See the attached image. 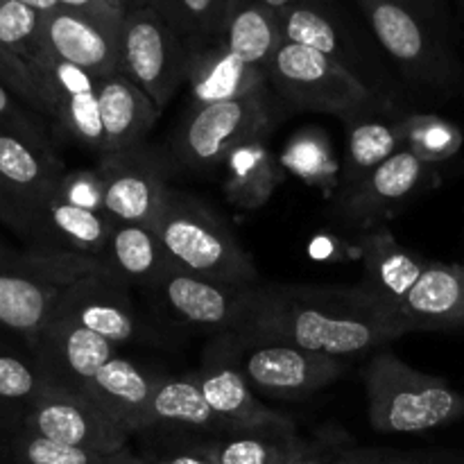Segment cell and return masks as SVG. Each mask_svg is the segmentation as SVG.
<instances>
[{
	"label": "cell",
	"mask_w": 464,
	"mask_h": 464,
	"mask_svg": "<svg viewBox=\"0 0 464 464\" xmlns=\"http://www.w3.org/2000/svg\"><path fill=\"white\" fill-rule=\"evenodd\" d=\"M236 334L279 340L344 361L399 338L406 329L361 285H258L252 311Z\"/></svg>",
	"instance_id": "1"
},
{
	"label": "cell",
	"mask_w": 464,
	"mask_h": 464,
	"mask_svg": "<svg viewBox=\"0 0 464 464\" xmlns=\"http://www.w3.org/2000/svg\"><path fill=\"white\" fill-rule=\"evenodd\" d=\"M372 32L412 84L456 91L464 68L440 21L438 0H356Z\"/></svg>",
	"instance_id": "2"
},
{
	"label": "cell",
	"mask_w": 464,
	"mask_h": 464,
	"mask_svg": "<svg viewBox=\"0 0 464 464\" xmlns=\"http://www.w3.org/2000/svg\"><path fill=\"white\" fill-rule=\"evenodd\" d=\"M170 266L231 285H256L252 256L225 220L199 198L168 190L154 222Z\"/></svg>",
	"instance_id": "3"
},
{
	"label": "cell",
	"mask_w": 464,
	"mask_h": 464,
	"mask_svg": "<svg viewBox=\"0 0 464 464\" xmlns=\"http://www.w3.org/2000/svg\"><path fill=\"white\" fill-rule=\"evenodd\" d=\"M370 424L376 433H426L464 417V392L444 379L412 370L390 352L376 353L365 370Z\"/></svg>",
	"instance_id": "4"
},
{
	"label": "cell",
	"mask_w": 464,
	"mask_h": 464,
	"mask_svg": "<svg viewBox=\"0 0 464 464\" xmlns=\"http://www.w3.org/2000/svg\"><path fill=\"white\" fill-rule=\"evenodd\" d=\"M104 270L98 258L32 249L0 252V329L30 343L53 320L63 290L91 272Z\"/></svg>",
	"instance_id": "5"
},
{
	"label": "cell",
	"mask_w": 464,
	"mask_h": 464,
	"mask_svg": "<svg viewBox=\"0 0 464 464\" xmlns=\"http://www.w3.org/2000/svg\"><path fill=\"white\" fill-rule=\"evenodd\" d=\"M266 72L276 93L297 109L331 113L347 125L376 111L374 95L352 68L306 45L284 41Z\"/></svg>",
	"instance_id": "6"
},
{
	"label": "cell",
	"mask_w": 464,
	"mask_h": 464,
	"mask_svg": "<svg viewBox=\"0 0 464 464\" xmlns=\"http://www.w3.org/2000/svg\"><path fill=\"white\" fill-rule=\"evenodd\" d=\"M231 358L254 392L275 399H304L344 374L343 358L306 352L295 344L243 334H222Z\"/></svg>",
	"instance_id": "7"
},
{
	"label": "cell",
	"mask_w": 464,
	"mask_h": 464,
	"mask_svg": "<svg viewBox=\"0 0 464 464\" xmlns=\"http://www.w3.org/2000/svg\"><path fill=\"white\" fill-rule=\"evenodd\" d=\"M190 45L157 9H127L121 30V72L159 111L186 82Z\"/></svg>",
	"instance_id": "8"
},
{
	"label": "cell",
	"mask_w": 464,
	"mask_h": 464,
	"mask_svg": "<svg viewBox=\"0 0 464 464\" xmlns=\"http://www.w3.org/2000/svg\"><path fill=\"white\" fill-rule=\"evenodd\" d=\"M272 109L270 89L234 102L195 104L172 134V161L193 172L222 168L240 140L275 125Z\"/></svg>",
	"instance_id": "9"
},
{
	"label": "cell",
	"mask_w": 464,
	"mask_h": 464,
	"mask_svg": "<svg viewBox=\"0 0 464 464\" xmlns=\"http://www.w3.org/2000/svg\"><path fill=\"white\" fill-rule=\"evenodd\" d=\"M256 288L258 284L231 285L168 266L150 290L177 322L222 335L236 334L245 324Z\"/></svg>",
	"instance_id": "10"
},
{
	"label": "cell",
	"mask_w": 464,
	"mask_h": 464,
	"mask_svg": "<svg viewBox=\"0 0 464 464\" xmlns=\"http://www.w3.org/2000/svg\"><path fill=\"white\" fill-rule=\"evenodd\" d=\"M104 213L113 222L154 227L168 198V161L148 145L100 157Z\"/></svg>",
	"instance_id": "11"
},
{
	"label": "cell",
	"mask_w": 464,
	"mask_h": 464,
	"mask_svg": "<svg viewBox=\"0 0 464 464\" xmlns=\"http://www.w3.org/2000/svg\"><path fill=\"white\" fill-rule=\"evenodd\" d=\"M23 429L63 447L102 453L122 451L130 442V435L109 421L89 399L54 383H50L27 411Z\"/></svg>",
	"instance_id": "12"
},
{
	"label": "cell",
	"mask_w": 464,
	"mask_h": 464,
	"mask_svg": "<svg viewBox=\"0 0 464 464\" xmlns=\"http://www.w3.org/2000/svg\"><path fill=\"white\" fill-rule=\"evenodd\" d=\"M195 381L211 411L225 421L231 433H245V430L297 433L288 417L258 401L252 385L231 358L222 335H218L216 343L207 349Z\"/></svg>",
	"instance_id": "13"
},
{
	"label": "cell",
	"mask_w": 464,
	"mask_h": 464,
	"mask_svg": "<svg viewBox=\"0 0 464 464\" xmlns=\"http://www.w3.org/2000/svg\"><path fill=\"white\" fill-rule=\"evenodd\" d=\"M50 383L82 392L86 383L116 358V344L68 317L53 315L44 331L27 343Z\"/></svg>",
	"instance_id": "14"
},
{
	"label": "cell",
	"mask_w": 464,
	"mask_h": 464,
	"mask_svg": "<svg viewBox=\"0 0 464 464\" xmlns=\"http://www.w3.org/2000/svg\"><path fill=\"white\" fill-rule=\"evenodd\" d=\"M125 288L107 270L91 272L63 290L54 315L75 320L116 347L127 344L136 338V315Z\"/></svg>",
	"instance_id": "15"
},
{
	"label": "cell",
	"mask_w": 464,
	"mask_h": 464,
	"mask_svg": "<svg viewBox=\"0 0 464 464\" xmlns=\"http://www.w3.org/2000/svg\"><path fill=\"white\" fill-rule=\"evenodd\" d=\"M41 45L98 80L121 72V32L71 9L41 16Z\"/></svg>",
	"instance_id": "16"
},
{
	"label": "cell",
	"mask_w": 464,
	"mask_h": 464,
	"mask_svg": "<svg viewBox=\"0 0 464 464\" xmlns=\"http://www.w3.org/2000/svg\"><path fill=\"white\" fill-rule=\"evenodd\" d=\"M361 258L362 281L358 285L381 308H385L390 315L399 320V308L403 306L408 293L415 288V284L424 275L429 263L421 256H417L415 252L403 247L394 238L392 231L385 229V227H381L374 234L362 238Z\"/></svg>",
	"instance_id": "17"
},
{
	"label": "cell",
	"mask_w": 464,
	"mask_h": 464,
	"mask_svg": "<svg viewBox=\"0 0 464 464\" xmlns=\"http://www.w3.org/2000/svg\"><path fill=\"white\" fill-rule=\"evenodd\" d=\"M63 175L66 170L53 143H41L0 127V177L30 208L32 225L34 213L57 193Z\"/></svg>",
	"instance_id": "18"
},
{
	"label": "cell",
	"mask_w": 464,
	"mask_h": 464,
	"mask_svg": "<svg viewBox=\"0 0 464 464\" xmlns=\"http://www.w3.org/2000/svg\"><path fill=\"white\" fill-rule=\"evenodd\" d=\"M186 82L195 104L234 102L270 89L263 68L236 57L220 41L190 50Z\"/></svg>",
	"instance_id": "19"
},
{
	"label": "cell",
	"mask_w": 464,
	"mask_h": 464,
	"mask_svg": "<svg viewBox=\"0 0 464 464\" xmlns=\"http://www.w3.org/2000/svg\"><path fill=\"white\" fill-rule=\"evenodd\" d=\"M198 430L204 435L231 433L211 411L198 381L188 376H159L148 403L136 417L134 435L145 430Z\"/></svg>",
	"instance_id": "20"
},
{
	"label": "cell",
	"mask_w": 464,
	"mask_h": 464,
	"mask_svg": "<svg viewBox=\"0 0 464 464\" xmlns=\"http://www.w3.org/2000/svg\"><path fill=\"white\" fill-rule=\"evenodd\" d=\"M111 229L113 220L107 213L72 207L66 199L53 195L34 213L30 240H34L41 252L80 254L100 261Z\"/></svg>",
	"instance_id": "21"
},
{
	"label": "cell",
	"mask_w": 464,
	"mask_h": 464,
	"mask_svg": "<svg viewBox=\"0 0 464 464\" xmlns=\"http://www.w3.org/2000/svg\"><path fill=\"white\" fill-rule=\"evenodd\" d=\"M429 172V163L417 157L412 150H399L379 168H374L361 184L353 186L349 193L340 195L343 216L356 225L372 220L381 211L403 202L408 195L415 193L424 184Z\"/></svg>",
	"instance_id": "22"
},
{
	"label": "cell",
	"mask_w": 464,
	"mask_h": 464,
	"mask_svg": "<svg viewBox=\"0 0 464 464\" xmlns=\"http://www.w3.org/2000/svg\"><path fill=\"white\" fill-rule=\"evenodd\" d=\"M406 331L464 329V266L429 263L399 308Z\"/></svg>",
	"instance_id": "23"
},
{
	"label": "cell",
	"mask_w": 464,
	"mask_h": 464,
	"mask_svg": "<svg viewBox=\"0 0 464 464\" xmlns=\"http://www.w3.org/2000/svg\"><path fill=\"white\" fill-rule=\"evenodd\" d=\"M157 379L152 372L116 356L82 388L80 394L131 438L136 417L148 403Z\"/></svg>",
	"instance_id": "24"
},
{
	"label": "cell",
	"mask_w": 464,
	"mask_h": 464,
	"mask_svg": "<svg viewBox=\"0 0 464 464\" xmlns=\"http://www.w3.org/2000/svg\"><path fill=\"white\" fill-rule=\"evenodd\" d=\"M270 130L272 127H266L249 134L227 154L222 163L225 170L222 188L227 199L243 208L263 207L285 177L284 166L267 145Z\"/></svg>",
	"instance_id": "25"
},
{
	"label": "cell",
	"mask_w": 464,
	"mask_h": 464,
	"mask_svg": "<svg viewBox=\"0 0 464 464\" xmlns=\"http://www.w3.org/2000/svg\"><path fill=\"white\" fill-rule=\"evenodd\" d=\"M98 102L107 154L143 143L161 113L154 107L152 100L122 72L102 77L98 82Z\"/></svg>",
	"instance_id": "26"
},
{
	"label": "cell",
	"mask_w": 464,
	"mask_h": 464,
	"mask_svg": "<svg viewBox=\"0 0 464 464\" xmlns=\"http://www.w3.org/2000/svg\"><path fill=\"white\" fill-rule=\"evenodd\" d=\"M100 263L125 285L139 284L145 288H152L170 266L154 227L131 222H113Z\"/></svg>",
	"instance_id": "27"
},
{
	"label": "cell",
	"mask_w": 464,
	"mask_h": 464,
	"mask_svg": "<svg viewBox=\"0 0 464 464\" xmlns=\"http://www.w3.org/2000/svg\"><path fill=\"white\" fill-rule=\"evenodd\" d=\"M220 44L243 62L267 71L276 50L284 44L279 14L263 7L256 0H249L238 12L231 14L222 30Z\"/></svg>",
	"instance_id": "28"
},
{
	"label": "cell",
	"mask_w": 464,
	"mask_h": 464,
	"mask_svg": "<svg viewBox=\"0 0 464 464\" xmlns=\"http://www.w3.org/2000/svg\"><path fill=\"white\" fill-rule=\"evenodd\" d=\"M403 148H406V134L401 122L390 125L381 121H358L349 125V150L340 175V195L349 193L374 168Z\"/></svg>",
	"instance_id": "29"
},
{
	"label": "cell",
	"mask_w": 464,
	"mask_h": 464,
	"mask_svg": "<svg viewBox=\"0 0 464 464\" xmlns=\"http://www.w3.org/2000/svg\"><path fill=\"white\" fill-rule=\"evenodd\" d=\"M199 447L216 464H281L290 453L302 447L297 433H270V430H245V433L202 435Z\"/></svg>",
	"instance_id": "30"
},
{
	"label": "cell",
	"mask_w": 464,
	"mask_h": 464,
	"mask_svg": "<svg viewBox=\"0 0 464 464\" xmlns=\"http://www.w3.org/2000/svg\"><path fill=\"white\" fill-rule=\"evenodd\" d=\"M279 161L290 175L299 177L306 184L320 186V188H331V186L340 184V175H343V168L335 159L329 136L317 127L299 130L288 140Z\"/></svg>",
	"instance_id": "31"
},
{
	"label": "cell",
	"mask_w": 464,
	"mask_h": 464,
	"mask_svg": "<svg viewBox=\"0 0 464 464\" xmlns=\"http://www.w3.org/2000/svg\"><path fill=\"white\" fill-rule=\"evenodd\" d=\"M279 21L284 41L306 45V48L317 50L349 68V50L344 36L340 34L338 25L331 21L329 14L313 5V0H304V3L290 7L288 12L279 14Z\"/></svg>",
	"instance_id": "32"
},
{
	"label": "cell",
	"mask_w": 464,
	"mask_h": 464,
	"mask_svg": "<svg viewBox=\"0 0 464 464\" xmlns=\"http://www.w3.org/2000/svg\"><path fill=\"white\" fill-rule=\"evenodd\" d=\"M9 462L12 464H148L143 456H136L130 449L116 453L91 451V449L63 447L50 442L39 435L27 433L25 429L14 435L9 444Z\"/></svg>",
	"instance_id": "33"
},
{
	"label": "cell",
	"mask_w": 464,
	"mask_h": 464,
	"mask_svg": "<svg viewBox=\"0 0 464 464\" xmlns=\"http://www.w3.org/2000/svg\"><path fill=\"white\" fill-rule=\"evenodd\" d=\"M53 121L77 145L91 150V152H98L100 157L107 154L98 91H84V93L57 98L53 102Z\"/></svg>",
	"instance_id": "34"
},
{
	"label": "cell",
	"mask_w": 464,
	"mask_h": 464,
	"mask_svg": "<svg viewBox=\"0 0 464 464\" xmlns=\"http://www.w3.org/2000/svg\"><path fill=\"white\" fill-rule=\"evenodd\" d=\"M48 385V374L34 356H23L14 349L0 347V401L27 415Z\"/></svg>",
	"instance_id": "35"
},
{
	"label": "cell",
	"mask_w": 464,
	"mask_h": 464,
	"mask_svg": "<svg viewBox=\"0 0 464 464\" xmlns=\"http://www.w3.org/2000/svg\"><path fill=\"white\" fill-rule=\"evenodd\" d=\"M163 18L188 41L190 48L222 39L220 0H161Z\"/></svg>",
	"instance_id": "36"
},
{
	"label": "cell",
	"mask_w": 464,
	"mask_h": 464,
	"mask_svg": "<svg viewBox=\"0 0 464 464\" xmlns=\"http://www.w3.org/2000/svg\"><path fill=\"white\" fill-rule=\"evenodd\" d=\"M401 125L406 134V148L424 159L429 166L447 161L462 143L460 131L438 116H411L401 121Z\"/></svg>",
	"instance_id": "37"
},
{
	"label": "cell",
	"mask_w": 464,
	"mask_h": 464,
	"mask_svg": "<svg viewBox=\"0 0 464 464\" xmlns=\"http://www.w3.org/2000/svg\"><path fill=\"white\" fill-rule=\"evenodd\" d=\"M0 48L30 63L41 48V14L18 0H0Z\"/></svg>",
	"instance_id": "38"
},
{
	"label": "cell",
	"mask_w": 464,
	"mask_h": 464,
	"mask_svg": "<svg viewBox=\"0 0 464 464\" xmlns=\"http://www.w3.org/2000/svg\"><path fill=\"white\" fill-rule=\"evenodd\" d=\"M335 464H464V451H392V449H358L343 444Z\"/></svg>",
	"instance_id": "39"
},
{
	"label": "cell",
	"mask_w": 464,
	"mask_h": 464,
	"mask_svg": "<svg viewBox=\"0 0 464 464\" xmlns=\"http://www.w3.org/2000/svg\"><path fill=\"white\" fill-rule=\"evenodd\" d=\"M54 195L66 199L72 207L104 213V186L98 168H93V170L66 172Z\"/></svg>",
	"instance_id": "40"
},
{
	"label": "cell",
	"mask_w": 464,
	"mask_h": 464,
	"mask_svg": "<svg viewBox=\"0 0 464 464\" xmlns=\"http://www.w3.org/2000/svg\"><path fill=\"white\" fill-rule=\"evenodd\" d=\"M0 127L3 130L18 131V134L41 140V143H50L48 134H45V127L14 98L12 91L3 82H0Z\"/></svg>",
	"instance_id": "41"
},
{
	"label": "cell",
	"mask_w": 464,
	"mask_h": 464,
	"mask_svg": "<svg viewBox=\"0 0 464 464\" xmlns=\"http://www.w3.org/2000/svg\"><path fill=\"white\" fill-rule=\"evenodd\" d=\"M143 458L148 464H216L204 453L198 438H193V435L170 438L161 447L145 453Z\"/></svg>",
	"instance_id": "42"
},
{
	"label": "cell",
	"mask_w": 464,
	"mask_h": 464,
	"mask_svg": "<svg viewBox=\"0 0 464 464\" xmlns=\"http://www.w3.org/2000/svg\"><path fill=\"white\" fill-rule=\"evenodd\" d=\"M0 222L16 231L18 236H23V238H32L30 208L9 188V184L3 177H0Z\"/></svg>",
	"instance_id": "43"
},
{
	"label": "cell",
	"mask_w": 464,
	"mask_h": 464,
	"mask_svg": "<svg viewBox=\"0 0 464 464\" xmlns=\"http://www.w3.org/2000/svg\"><path fill=\"white\" fill-rule=\"evenodd\" d=\"M63 9H71V12L82 14V16L91 18L95 23H102L104 27H111V30H122V21H125V12H118L116 7H111L104 0H59Z\"/></svg>",
	"instance_id": "44"
},
{
	"label": "cell",
	"mask_w": 464,
	"mask_h": 464,
	"mask_svg": "<svg viewBox=\"0 0 464 464\" xmlns=\"http://www.w3.org/2000/svg\"><path fill=\"white\" fill-rule=\"evenodd\" d=\"M343 442L331 440H304L302 447L290 453L281 464H335Z\"/></svg>",
	"instance_id": "45"
},
{
	"label": "cell",
	"mask_w": 464,
	"mask_h": 464,
	"mask_svg": "<svg viewBox=\"0 0 464 464\" xmlns=\"http://www.w3.org/2000/svg\"><path fill=\"white\" fill-rule=\"evenodd\" d=\"M23 421H25V412L0 401V460H9V444L14 435L23 429Z\"/></svg>",
	"instance_id": "46"
},
{
	"label": "cell",
	"mask_w": 464,
	"mask_h": 464,
	"mask_svg": "<svg viewBox=\"0 0 464 464\" xmlns=\"http://www.w3.org/2000/svg\"><path fill=\"white\" fill-rule=\"evenodd\" d=\"M18 3L27 5V7H32L34 12H39L41 16L62 7V5H59V0H18Z\"/></svg>",
	"instance_id": "47"
},
{
	"label": "cell",
	"mask_w": 464,
	"mask_h": 464,
	"mask_svg": "<svg viewBox=\"0 0 464 464\" xmlns=\"http://www.w3.org/2000/svg\"><path fill=\"white\" fill-rule=\"evenodd\" d=\"M256 3H261L263 7L272 9L275 14H284L288 12L290 7H295V5L304 3V0H256Z\"/></svg>",
	"instance_id": "48"
},
{
	"label": "cell",
	"mask_w": 464,
	"mask_h": 464,
	"mask_svg": "<svg viewBox=\"0 0 464 464\" xmlns=\"http://www.w3.org/2000/svg\"><path fill=\"white\" fill-rule=\"evenodd\" d=\"M245 3H249V0H220V5H222V21H225V25H227V21H229V18H231V14L238 12V9L243 7ZM222 30H225V27H222Z\"/></svg>",
	"instance_id": "49"
},
{
	"label": "cell",
	"mask_w": 464,
	"mask_h": 464,
	"mask_svg": "<svg viewBox=\"0 0 464 464\" xmlns=\"http://www.w3.org/2000/svg\"><path fill=\"white\" fill-rule=\"evenodd\" d=\"M131 7H152V9H161V0H131Z\"/></svg>",
	"instance_id": "50"
},
{
	"label": "cell",
	"mask_w": 464,
	"mask_h": 464,
	"mask_svg": "<svg viewBox=\"0 0 464 464\" xmlns=\"http://www.w3.org/2000/svg\"><path fill=\"white\" fill-rule=\"evenodd\" d=\"M3 249H5V247H3V245H0V252H3Z\"/></svg>",
	"instance_id": "51"
},
{
	"label": "cell",
	"mask_w": 464,
	"mask_h": 464,
	"mask_svg": "<svg viewBox=\"0 0 464 464\" xmlns=\"http://www.w3.org/2000/svg\"><path fill=\"white\" fill-rule=\"evenodd\" d=\"M460 3H462V7H464V0H460Z\"/></svg>",
	"instance_id": "52"
},
{
	"label": "cell",
	"mask_w": 464,
	"mask_h": 464,
	"mask_svg": "<svg viewBox=\"0 0 464 464\" xmlns=\"http://www.w3.org/2000/svg\"><path fill=\"white\" fill-rule=\"evenodd\" d=\"M130 9H131V0H130Z\"/></svg>",
	"instance_id": "53"
}]
</instances>
